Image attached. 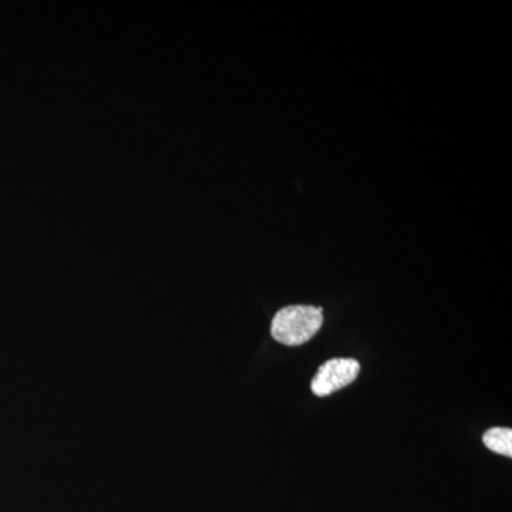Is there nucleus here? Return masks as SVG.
<instances>
[{
	"label": "nucleus",
	"mask_w": 512,
	"mask_h": 512,
	"mask_svg": "<svg viewBox=\"0 0 512 512\" xmlns=\"http://www.w3.org/2000/svg\"><path fill=\"white\" fill-rule=\"evenodd\" d=\"M323 325V309L309 305H292L281 309L272 320L271 333L285 346L309 342Z\"/></svg>",
	"instance_id": "f257e3e1"
},
{
	"label": "nucleus",
	"mask_w": 512,
	"mask_h": 512,
	"mask_svg": "<svg viewBox=\"0 0 512 512\" xmlns=\"http://www.w3.org/2000/svg\"><path fill=\"white\" fill-rule=\"evenodd\" d=\"M359 372L360 363L355 359H330L319 367L318 373L313 377L312 392L319 397L329 396L355 382Z\"/></svg>",
	"instance_id": "f03ea898"
},
{
	"label": "nucleus",
	"mask_w": 512,
	"mask_h": 512,
	"mask_svg": "<svg viewBox=\"0 0 512 512\" xmlns=\"http://www.w3.org/2000/svg\"><path fill=\"white\" fill-rule=\"evenodd\" d=\"M483 441L487 448L493 453L501 456L512 457V430L505 427H494L483 436Z\"/></svg>",
	"instance_id": "7ed1b4c3"
}]
</instances>
